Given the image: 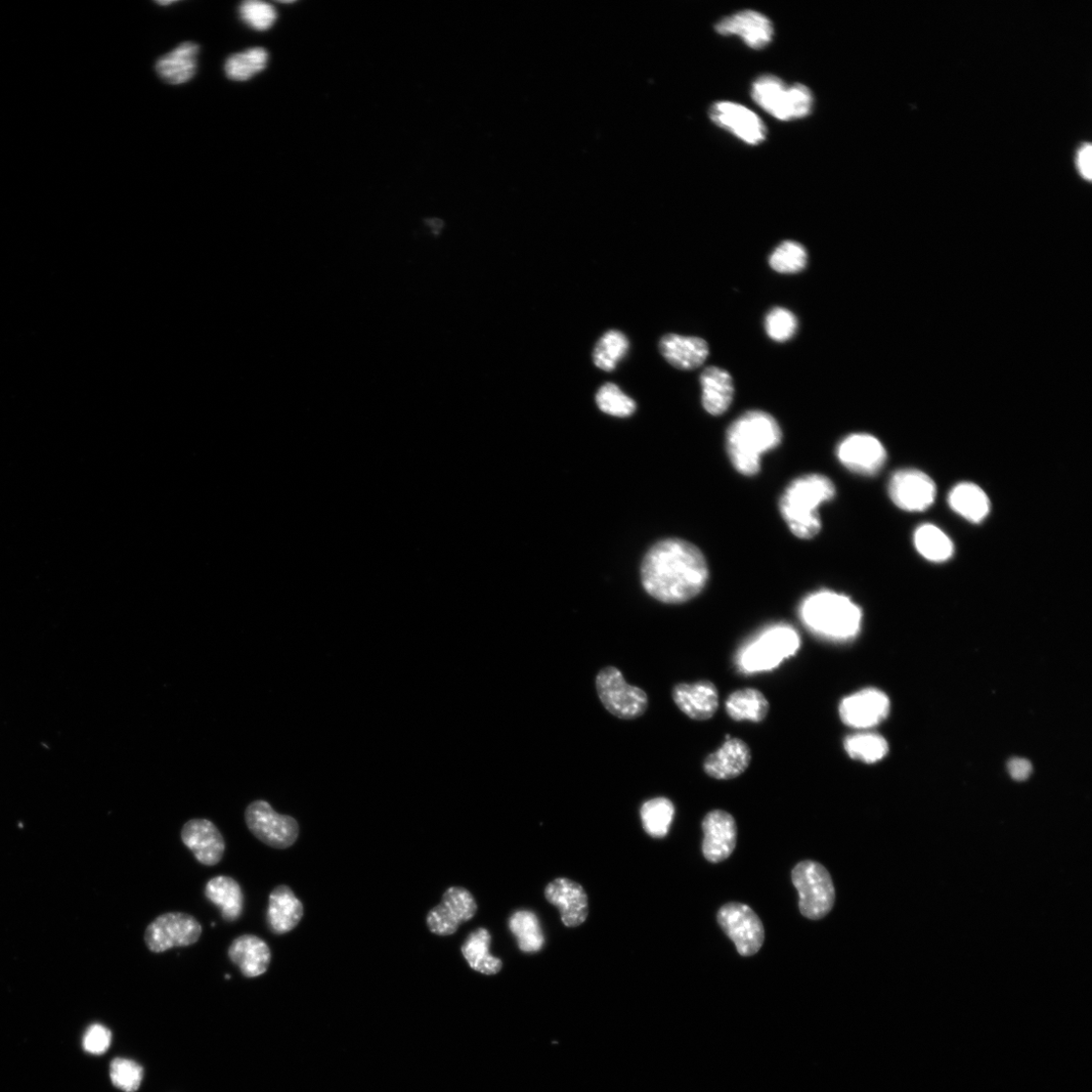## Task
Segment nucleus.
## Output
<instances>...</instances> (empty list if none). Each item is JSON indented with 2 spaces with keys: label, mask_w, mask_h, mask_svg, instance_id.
I'll return each mask as SVG.
<instances>
[{
  "label": "nucleus",
  "mask_w": 1092,
  "mask_h": 1092,
  "mask_svg": "<svg viewBox=\"0 0 1092 1092\" xmlns=\"http://www.w3.org/2000/svg\"><path fill=\"white\" fill-rule=\"evenodd\" d=\"M509 928L522 952L538 953L544 948L546 939L536 913L530 910L516 911L510 917Z\"/></svg>",
  "instance_id": "32"
},
{
  "label": "nucleus",
  "mask_w": 1092,
  "mask_h": 1092,
  "mask_svg": "<svg viewBox=\"0 0 1092 1092\" xmlns=\"http://www.w3.org/2000/svg\"><path fill=\"white\" fill-rule=\"evenodd\" d=\"M492 936L486 929L472 932L462 947V952L471 969L485 975L498 974L502 960L490 953Z\"/></svg>",
  "instance_id": "29"
},
{
  "label": "nucleus",
  "mask_w": 1092,
  "mask_h": 1092,
  "mask_svg": "<svg viewBox=\"0 0 1092 1092\" xmlns=\"http://www.w3.org/2000/svg\"><path fill=\"white\" fill-rule=\"evenodd\" d=\"M207 899L220 908L223 920L228 923L240 919L244 908V895L239 883L228 877L210 880L205 888Z\"/></svg>",
  "instance_id": "28"
},
{
  "label": "nucleus",
  "mask_w": 1092,
  "mask_h": 1092,
  "mask_svg": "<svg viewBox=\"0 0 1092 1092\" xmlns=\"http://www.w3.org/2000/svg\"><path fill=\"white\" fill-rule=\"evenodd\" d=\"M200 47L194 42H185L179 47L160 57L156 62L159 77L171 85L189 82L197 71Z\"/></svg>",
  "instance_id": "26"
},
{
  "label": "nucleus",
  "mask_w": 1092,
  "mask_h": 1092,
  "mask_svg": "<svg viewBox=\"0 0 1092 1092\" xmlns=\"http://www.w3.org/2000/svg\"><path fill=\"white\" fill-rule=\"evenodd\" d=\"M752 97L764 111L781 121L802 119L810 114L813 106L807 86L800 83L789 86L770 74L754 82Z\"/></svg>",
  "instance_id": "6"
},
{
  "label": "nucleus",
  "mask_w": 1092,
  "mask_h": 1092,
  "mask_svg": "<svg viewBox=\"0 0 1092 1092\" xmlns=\"http://www.w3.org/2000/svg\"><path fill=\"white\" fill-rule=\"evenodd\" d=\"M836 496V488L827 476L812 473L800 476L785 490L779 507L783 519L792 533L810 540L821 530L818 508Z\"/></svg>",
  "instance_id": "3"
},
{
  "label": "nucleus",
  "mask_w": 1092,
  "mask_h": 1092,
  "mask_svg": "<svg viewBox=\"0 0 1092 1092\" xmlns=\"http://www.w3.org/2000/svg\"><path fill=\"white\" fill-rule=\"evenodd\" d=\"M303 906L287 885L276 887L270 895L268 924L276 935L292 932L301 921Z\"/></svg>",
  "instance_id": "25"
},
{
  "label": "nucleus",
  "mask_w": 1092,
  "mask_h": 1092,
  "mask_svg": "<svg viewBox=\"0 0 1092 1092\" xmlns=\"http://www.w3.org/2000/svg\"><path fill=\"white\" fill-rule=\"evenodd\" d=\"M751 760V750L746 742L729 737L721 748L707 758L705 771L712 778L729 780L744 773Z\"/></svg>",
  "instance_id": "23"
},
{
  "label": "nucleus",
  "mask_w": 1092,
  "mask_h": 1092,
  "mask_svg": "<svg viewBox=\"0 0 1092 1092\" xmlns=\"http://www.w3.org/2000/svg\"><path fill=\"white\" fill-rule=\"evenodd\" d=\"M268 63L269 53L265 48H251L230 56L225 64V72L231 80L247 81L264 71Z\"/></svg>",
  "instance_id": "37"
},
{
  "label": "nucleus",
  "mask_w": 1092,
  "mask_h": 1092,
  "mask_svg": "<svg viewBox=\"0 0 1092 1092\" xmlns=\"http://www.w3.org/2000/svg\"><path fill=\"white\" fill-rule=\"evenodd\" d=\"M630 341L621 331L611 330L603 335L595 346L593 361L604 372H613L626 357Z\"/></svg>",
  "instance_id": "36"
},
{
  "label": "nucleus",
  "mask_w": 1092,
  "mask_h": 1092,
  "mask_svg": "<svg viewBox=\"0 0 1092 1092\" xmlns=\"http://www.w3.org/2000/svg\"><path fill=\"white\" fill-rule=\"evenodd\" d=\"M890 702L886 694L876 688L863 689L844 698L839 708L842 721L854 728L877 726L887 718Z\"/></svg>",
  "instance_id": "14"
},
{
  "label": "nucleus",
  "mask_w": 1092,
  "mask_h": 1092,
  "mask_svg": "<svg viewBox=\"0 0 1092 1092\" xmlns=\"http://www.w3.org/2000/svg\"><path fill=\"white\" fill-rule=\"evenodd\" d=\"M709 578V564L701 549L678 539L654 545L641 564L644 590L667 604L685 603L698 596Z\"/></svg>",
  "instance_id": "1"
},
{
  "label": "nucleus",
  "mask_w": 1092,
  "mask_h": 1092,
  "mask_svg": "<svg viewBox=\"0 0 1092 1092\" xmlns=\"http://www.w3.org/2000/svg\"><path fill=\"white\" fill-rule=\"evenodd\" d=\"M596 402L602 412L620 418L631 416L636 409L635 402L619 385L611 382L599 388Z\"/></svg>",
  "instance_id": "39"
},
{
  "label": "nucleus",
  "mask_w": 1092,
  "mask_h": 1092,
  "mask_svg": "<svg viewBox=\"0 0 1092 1092\" xmlns=\"http://www.w3.org/2000/svg\"><path fill=\"white\" fill-rule=\"evenodd\" d=\"M110 1076L117 1088L125 1092H135L141 1086L144 1069L134 1060L116 1058L111 1063Z\"/></svg>",
  "instance_id": "40"
},
{
  "label": "nucleus",
  "mask_w": 1092,
  "mask_h": 1092,
  "mask_svg": "<svg viewBox=\"0 0 1092 1092\" xmlns=\"http://www.w3.org/2000/svg\"><path fill=\"white\" fill-rule=\"evenodd\" d=\"M701 382L705 409L714 416L724 414L734 396L730 375L720 368L711 367L703 373Z\"/></svg>",
  "instance_id": "27"
},
{
  "label": "nucleus",
  "mask_w": 1092,
  "mask_h": 1092,
  "mask_svg": "<svg viewBox=\"0 0 1092 1092\" xmlns=\"http://www.w3.org/2000/svg\"><path fill=\"white\" fill-rule=\"evenodd\" d=\"M799 616L812 633L834 641L856 637L863 617L861 608L849 597L825 590L807 596L800 605Z\"/></svg>",
  "instance_id": "4"
},
{
  "label": "nucleus",
  "mask_w": 1092,
  "mask_h": 1092,
  "mask_svg": "<svg viewBox=\"0 0 1092 1092\" xmlns=\"http://www.w3.org/2000/svg\"><path fill=\"white\" fill-rule=\"evenodd\" d=\"M673 699L679 710L694 720H708L717 712L719 696L716 686L707 680L694 684H678Z\"/></svg>",
  "instance_id": "20"
},
{
  "label": "nucleus",
  "mask_w": 1092,
  "mask_h": 1092,
  "mask_svg": "<svg viewBox=\"0 0 1092 1092\" xmlns=\"http://www.w3.org/2000/svg\"><path fill=\"white\" fill-rule=\"evenodd\" d=\"M245 822L257 840L274 849H288L298 838L297 821L292 816L278 813L265 800H256L247 806Z\"/></svg>",
  "instance_id": "9"
},
{
  "label": "nucleus",
  "mask_w": 1092,
  "mask_h": 1092,
  "mask_svg": "<svg viewBox=\"0 0 1092 1092\" xmlns=\"http://www.w3.org/2000/svg\"><path fill=\"white\" fill-rule=\"evenodd\" d=\"M476 910V902L468 890L451 887L444 894L442 903L429 911L427 926L437 936H452L462 924L472 919Z\"/></svg>",
  "instance_id": "12"
},
{
  "label": "nucleus",
  "mask_w": 1092,
  "mask_h": 1092,
  "mask_svg": "<svg viewBox=\"0 0 1092 1092\" xmlns=\"http://www.w3.org/2000/svg\"><path fill=\"white\" fill-rule=\"evenodd\" d=\"M837 456L845 467L862 475L879 473L887 459L882 442L866 433L846 437L837 449Z\"/></svg>",
  "instance_id": "15"
},
{
  "label": "nucleus",
  "mask_w": 1092,
  "mask_h": 1092,
  "mask_svg": "<svg viewBox=\"0 0 1092 1092\" xmlns=\"http://www.w3.org/2000/svg\"><path fill=\"white\" fill-rule=\"evenodd\" d=\"M710 116L718 126L750 145H759L767 137L763 121L744 106L719 102L712 107Z\"/></svg>",
  "instance_id": "16"
},
{
  "label": "nucleus",
  "mask_w": 1092,
  "mask_h": 1092,
  "mask_svg": "<svg viewBox=\"0 0 1092 1092\" xmlns=\"http://www.w3.org/2000/svg\"><path fill=\"white\" fill-rule=\"evenodd\" d=\"M717 921L741 956L757 954L765 941V930L756 912L748 905L731 902L723 905Z\"/></svg>",
  "instance_id": "10"
},
{
  "label": "nucleus",
  "mask_w": 1092,
  "mask_h": 1092,
  "mask_svg": "<svg viewBox=\"0 0 1092 1092\" xmlns=\"http://www.w3.org/2000/svg\"><path fill=\"white\" fill-rule=\"evenodd\" d=\"M674 815V804L664 798L648 800L640 809L644 831L654 839H662L668 835Z\"/></svg>",
  "instance_id": "35"
},
{
  "label": "nucleus",
  "mask_w": 1092,
  "mask_h": 1092,
  "mask_svg": "<svg viewBox=\"0 0 1092 1092\" xmlns=\"http://www.w3.org/2000/svg\"><path fill=\"white\" fill-rule=\"evenodd\" d=\"M174 3H176V2H157V4H158V5H160V6H164V7H165V6H169V5H172V4H174Z\"/></svg>",
  "instance_id": "46"
},
{
  "label": "nucleus",
  "mask_w": 1092,
  "mask_h": 1092,
  "mask_svg": "<svg viewBox=\"0 0 1092 1092\" xmlns=\"http://www.w3.org/2000/svg\"><path fill=\"white\" fill-rule=\"evenodd\" d=\"M800 643V636L793 627L783 624L772 626L739 649L736 667L745 674L771 671L793 657Z\"/></svg>",
  "instance_id": "5"
},
{
  "label": "nucleus",
  "mask_w": 1092,
  "mask_h": 1092,
  "mask_svg": "<svg viewBox=\"0 0 1092 1092\" xmlns=\"http://www.w3.org/2000/svg\"><path fill=\"white\" fill-rule=\"evenodd\" d=\"M950 507L972 523L982 522L990 511L986 493L972 483H961L949 495Z\"/></svg>",
  "instance_id": "30"
},
{
  "label": "nucleus",
  "mask_w": 1092,
  "mask_h": 1092,
  "mask_svg": "<svg viewBox=\"0 0 1092 1092\" xmlns=\"http://www.w3.org/2000/svg\"><path fill=\"white\" fill-rule=\"evenodd\" d=\"M705 840L704 855L712 863L726 860L734 851L737 828L731 814L723 810H714L704 819Z\"/></svg>",
  "instance_id": "19"
},
{
  "label": "nucleus",
  "mask_w": 1092,
  "mask_h": 1092,
  "mask_svg": "<svg viewBox=\"0 0 1092 1092\" xmlns=\"http://www.w3.org/2000/svg\"><path fill=\"white\" fill-rule=\"evenodd\" d=\"M239 12L243 22L257 32L270 30L278 19L276 9L259 0H248L241 5Z\"/></svg>",
  "instance_id": "41"
},
{
  "label": "nucleus",
  "mask_w": 1092,
  "mask_h": 1092,
  "mask_svg": "<svg viewBox=\"0 0 1092 1092\" xmlns=\"http://www.w3.org/2000/svg\"><path fill=\"white\" fill-rule=\"evenodd\" d=\"M808 255L805 248L795 241L781 243L771 254V268L780 274H798L807 266Z\"/></svg>",
  "instance_id": "38"
},
{
  "label": "nucleus",
  "mask_w": 1092,
  "mask_h": 1092,
  "mask_svg": "<svg viewBox=\"0 0 1092 1092\" xmlns=\"http://www.w3.org/2000/svg\"><path fill=\"white\" fill-rule=\"evenodd\" d=\"M936 495L934 480L921 470H898L890 479L889 496L904 511H925L934 504Z\"/></svg>",
  "instance_id": "13"
},
{
  "label": "nucleus",
  "mask_w": 1092,
  "mask_h": 1092,
  "mask_svg": "<svg viewBox=\"0 0 1092 1092\" xmlns=\"http://www.w3.org/2000/svg\"><path fill=\"white\" fill-rule=\"evenodd\" d=\"M725 710L735 721H763L770 710L769 703L762 692L754 688L737 690L731 693L725 703Z\"/></svg>",
  "instance_id": "31"
},
{
  "label": "nucleus",
  "mask_w": 1092,
  "mask_h": 1092,
  "mask_svg": "<svg viewBox=\"0 0 1092 1092\" xmlns=\"http://www.w3.org/2000/svg\"><path fill=\"white\" fill-rule=\"evenodd\" d=\"M798 319L788 309L775 308L766 317L765 328L769 337L778 342L791 340L797 333Z\"/></svg>",
  "instance_id": "42"
},
{
  "label": "nucleus",
  "mask_w": 1092,
  "mask_h": 1092,
  "mask_svg": "<svg viewBox=\"0 0 1092 1092\" xmlns=\"http://www.w3.org/2000/svg\"><path fill=\"white\" fill-rule=\"evenodd\" d=\"M793 881L799 894V909L809 920H820L832 910L836 890L828 871L814 861L796 866Z\"/></svg>",
  "instance_id": "7"
},
{
  "label": "nucleus",
  "mask_w": 1092,
  "mask_h": 1092,
  "mask_svg": "<svg viewBox=\"0 0 1092 1092\" xmlns=\"http://www.w3.org/2000/svg\"><path fill=\"white\" fill-rule=\"evenodd\" d=\"M1011 776L1018 781H1024L1028 779L1032 773V765L1025 759H1013L1008 765Z\"/></svg>",
  "instance_id": "45"
},
{
  "label": "nucleus",
  "mask_w": 1092,
  "mask_h": 1092,
  "mask_svg": "<svg viewBox=\"0 0 1092 1092\" xmlns=\"http://www.w3.org/2000/svg\"><path fill=\"white\" fill-rule=\"evenodd\" d=\"M715 30L723 36L740 37L750 48L756 50L768 46L774 35L770 20L750 10L722 19L716 24Z\"/></svg>",
  "instance_id": "21"
},
{
  "label": "nucleus",
  "mask_w": 1092,
  "mask_h": 1092,
  "mask_svg": "<svg viewBox=\"0 0 1092 1092\" xmlns=\"http://www.w3.org/2000/svg\"><path fill=\"white\" fill-rule=\"evenodd\" d=\"M203 928L195 917L184 912H167L156 917L147 927L144 941L153 953H163L178 947L196 944Z\"/></svg>",
  "instance_id": "11"
},
{
  "label": "nucleus",
  "mask_w": 1092,
  "mask_h": 1092,
  "mask_svg": "<svg viewBox=\"0 0 1092 1092\" xmlns=\"http://www.w3.org/2000/svg\"><path fill=\"white\" fill-rule=\"evenodd\" d=\"M228 957L246 978H255L269 970L272 952L269 945L261 938L242 935L230 945Z\"/></svg>",
  "instance_id": "22"
},
{
  "label": "nucleus",
  "mask_w": 1092,
  "mask_h": 1092,
  "mask_svg": "<svg viewBox=\"0 0 1092 1092\" xmlns=\"http://www.w3.org/2000/svg\"><path fill=\"white\" fill-rule=\"evenodd\" d=\"M1076 165L1083 179L1090 181L1092 178V147L1083 144L1077 151Z\"/></svg>",
  "instance_id": "44"
},
{
  "label": "nucleus",
  "mask_w": 1092,
  "mask_h": 1092,
  "mask_svg": "<svg viewBox=\"0 0 1092 1092\" xmlns=\"http://www.w3.org/2000/svg\"><path fill=\"white\" fill-rule=\"evenodd\" d=\"M844 748L853 760L866 764L882 761L889 751L886 739L871 732L849 735L844 740Z\"/></svg>",
  "instance_id": "34"
},
{
  "label": "nucleus",
  "mask_w": 1092,
  "mask_h": 1092,
  "mask_svg": "<svg viewBox=\"0 0 1092 1092\" xmlns=\"http://www.w3.org/2000/svg\"><path fill=\"white\" fill-rule=\"evenodd\" d=\"M781 441V428L770 414L747 412L727 430V455L738 472L752 476L760 471L761 457L776 449Z\"/></svg>",
  "instance_id": "2"
},
{
  "label": "nucleus",
  "mask_w": 1092,
  "mask_h": 1092,
  "mask_svg": "<svg viewBox=\"0 0 1092 1092\" xmlns=\"http://www.w3.org/2000/svg\"><path fill=\"white\" fill-rule=\"evenodd\" d=\"M545 895L549 903L558 908L565 927L576 928L586 922L589 914L588 895L579 883L557 879L547 885Z\"/></svg>",
  "instance_id": "18"
},
{
  "label": "nucleus",
  "mask_w": 1092,
  "mask_h": 1092,
  "mask_svg": "<svg viewBox=\"0 0 1092 1092\" xmlns=\"http://www.w3.org/2000/svg\"><path fill=\"white\" fill-rule=\"evenodd\" d=\"M112 1043L111 1031L100 1024L91 1026L84 1034L83 1050L90 1054L102 1055L109 1050Z\"/></svg>",
  "instance_id": "43"
},
{
  "label": "nucleus",
  "mask_w": 1092,
  "mask_h": 1092,
  "mask_svg": "<svg viewBox=\"0 0 1092 1092\" xmlns=\"http://www.w3.org/2000/svg\"><path fill=\"white\" fill-rule=\"evenodd\" d=\"M182 840L196 859L205 866H215L224 857L226 850L224 837L208 819L196 818L188 821L182 829Z\"/></svg>",
  "instance_id": "17"
},
{
  "label": "nucleus",
  "mask_w": 1092,
  "mask_h": 1092,
  "mask_svg": "<svg viewBox=\"0 0 1092 1092\" xmlns=\"http://www.w3.org/2000/svg\"><path fill=\"white\" fill-rule=\"evenodd\" d=\"M596 688L604 708L621 719H634L647 710L648 698L638 687L627 683L623 673L616 667H607L599 672Z\"/></svg>",
  "instance_id": "8"
},
{
  "label": "nucleus",
  "mask_w": 1092,
  "mask_h": 1092,
  "mask_svg": "<svg viewBox=\"0 0 1092 1092\" xmlns=\"http://www.w3.org/2000/svg\"><path fill=\"white\" fill-rule=\"evenodd\" d=\"M659 347L665 360L683 371L703 366L710 355L708 342L698 337L668 334L661 339Z\"/></svg>",
  "instance_id": "24"
},
{
  "label": "nucleus",
  "mask_w": 1092,
  "mask_h": 1092,
  "mask_svg": "<svg viewBox=\"0 0 1092 1092\" xmlns=\"http://www.w3.org/2000/svg\"><path fill=\"white\" fill-rule=\"evenodd\" d=\"M914 546L917 551L933 562H944L954 553L950 538L933 524H924L915 531Z\"/></svg>",
  "instance_id": "33"
}]
</instances>
